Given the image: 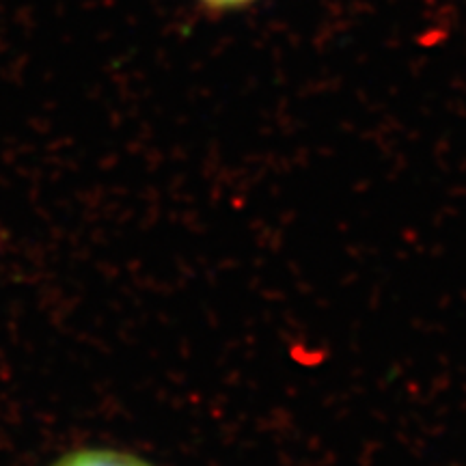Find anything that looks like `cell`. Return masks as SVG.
Segmentation results:
<instances>
[{
    "label": "cell",
    "mask_w": 466,
    "mask_h": 466,
    "mask_svg": "<svg viewBox=\"0 0 466 466\" xmlns=\"http://www.w3.org/2000/svg\"><path fill=\"white\" fill-rule=\"evenodd\" d=\"M50 466H154L134 453L108 450V447H85L69 451Z\"/></svg>",
    "instance_id": "1"
},
{
    "label": "cell",
    "mask_w": 466,
    "mask_h": 466,
    "mask_svg": "<svg viewBox=\"0 0 466 466\" xmlns=\"http://www.w3.org/2000/svg\"><path fill=\"white\" fill-rule=\"evenodd\" d=\"M203 5L209 9L217 11H227V9H238V7H247V5L255 3V0H201Z\"/></svg>",
    "instance_id": "2"
}]
</instances>
